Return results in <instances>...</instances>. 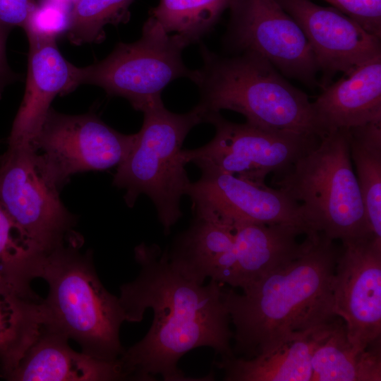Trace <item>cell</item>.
Masks as SVG:
<instances>
[{
  "label": "cell",
  "mask_w": 381,
  "mask_h": 381,
  "mask_svg": "<svg viewBox=\"0 0 381 381\" xmlns=\"http://www.w3.org/2000/svg\"><path fill=\"white\" fill-rule=\"evenodd\" d=\"M36 0H0V23L10 28H23Z\"/></svg>",
  "instance_id": "obj_29"
},
{
  "label": "cell",
  "mask_w": 381,
  "mask_h": 381,
  "mask_svg": "<svg viewBox=\"0 0 381 381\" xmlns=\"http://www.w3.org/2000/svg\"><path fill=\"white\" fill-rule=\"evenodd\" d=\"M200 51L202 65L190 80L207 114L232 110L258 127L320 138L308 95L265 58L253 52L223 56L202 44Z\"/></svg>",
  "instance_id": "obj_3"
},
{
  "label": "cell",
  "mask_w": 381,
  "mask_h": 381,
  "mask_svg": "<svg viewBox=\"0 0 381 381\" xmlns=\"http://www.w3.org/2000/svg\"><path fill=\"white\" fill-rule=\"evenodd\" d=\"M28 41L25 90L13 123L8 145H32L56 96L68 93L80 85L79 68L62 56L56 40Z\"/></svg>",
  "instance_id": "obj_15"
},
{
  "label": "cell",
  "mask_w": 381,
  "mask_h": 381,
  "mask_svg": "<svg viewBox=\"0 0 381 381\" xmlns=\"http://www.w3.org/2000/svg\"><path fill=\"white\" fill-rule=\"evenodd\" d=\"M186 195L195 217L232 226L242 222L286 224L319 233L308 224L301 205L279 188L257 183L213 169L201 170Z\"/></svg>",
  "instance_id": "obj_12"
},
{
  "label": "cell",
  "mask_w": 381,
  "mask_h": 381,
  "mask_svg": "<svg viewBox=\"0 0 381 381\" xmlns=\"http://www.w3.org/2000/svg\"><path fill=\"white\" fill-rule=\"evenodd\" d=\"M333 282L334 311L351 344L381 343V239L369 235L341 242Z\"/></svg>",
  "instance_id": "obj_13"
},
{
  "label": "cell",
  "mask_w": 381,
  "mask_h": 381,
  "mask_svg": "<svg viewBox=\"0 0 381 381\" xmlns=\"http://www.w3.org/2000/svg\"><path fill=\"white\" fill-rule=\"evenodd\" d=\"M52 1L63 2V3H66V4H69L73 5L74 0H52Z\"/></svg>",
  "instance_id": "obj_31"
},
{
  "label": "cell",
  "mask_w": 381,
  "mask_h": 381,
  "mask_svg": "<svg viewBox=\"0 0 381 381\" xmlns=\"http://www.w3.org/2000/svg\"><path fill=\"white\" fill-rule=\"evenodd\" d=\"M143 113L142 128L130 153L117 167L113 185L126 190L124 199L130 207L140 195H147L169 234L182 216L181 199L190 183L181 147L189 131L205 122L206 112L197 104L186 113H173L162 101Z\"/></svg>",
  "instance_id": "obj_6"
},
{
  "label": "cell",
  "mask_w": 381,
  "mask_h": 381,
  "mask_svg": "<svg viewBox=\"0 0 381 381\" xmlns=\"http://www.w3.org/2000/svg\"><path fill=\"white\" fill-rule=\"evenodd\" d=\"M236 263L231 286L243 289L298 256L306 231L286 224L242 222L232 226Z\"/></svg>",
  "instance_id": "obj_18"
},
{
  "label": "cell",
  "mask_w": 381,
  "mask_h": 381,
  "mask_svg": "<svg viewBox=\"0 0 381 381\" xmlns=\"http://www.w3.org/2000/svg\"><path fill=\"white\" fill-rule=\"evenodd\" d=\"M311 365V381H380L381 343L357 349L337 317L316 344Z\"/></svg>",
  "instance_id": "obj_22"
},
{
  "label": "cell",
  "mask_w": 381,
  "mask_h": 381,
  "mask_svg": "<svg viewBox=\"0 0 381 381\" xmlns=\"http://www.w3.org/2000/svg\"><path fill=\"white\" fill-rule=\"evenodd\" d=\"M40 298L0 272V377L6 378L40 334L44 319Z\"/></svg>",
  "instance_id": "obj_21"
},
{
  "label": "cell",
  "mask_w": 381,
  "mask_h": 381,
  "mask_svg": "<svg viewBox=\"0 0 381 381\" xmlns=\"http://www.w3.org/2000/svg\"><path fill=\"white\" fill-rule=\"evenodd\" d=\"M135 140L136 133H119L94 114L50 109L32 146L46 175L59 188L75 174L118 167Z\"/></svg>",
  "instance_id": "obj_10"
},
{
  "label": "cell",
  "mask_w": 381,
  "mask_h": 381,
  "mask_svg": "<svg viewBox=\"0 0 381 381\" xmlns=\"http://www.w3.org/2000/svg\"><path fill=\"white\" fill-rule=\"evenodd\" d=\"M72 6L52 0L37 2L23 28L28 38L56 40L59 35L67 32Z\"/></svg>",
  "instance_id": "obj_27"
},
{
  "label": "cell",
  "mask_w": 381,
  "mask_h": 381,
  "mask_svg": "<svg viewBox=\"0 0 381 381\" xmlns=\"http://www.w3.org/2000/svg\"><path fill=\"white\" fill-rule=\"evenodd\" d=\"M302 253L243 288L224 289L234 326L235 356L251 358L274 350L338 316L333 282L341 247L322 233L308 235Z\"/></svg>",
  "instance_id": "obj_2"
},
{
  "label": "cell",
  "mask_w": 381,
  "mask_h": 381,
  "mask_svg": "<svg viewBox=\"0 0 381 381\" xmlns=\"http://www.w3.org/2000/svg\"><path fill=\"white\" fill-rule=\"evenodd\" d=\"M78 1V0H74V1H73V4H74L75 1Z\"/></svg>",
  "instance_id": "obj_32"
},
{
  "label": "cell",
  "mask_w": 381,
  "mask_h": 381,
  "mask_svg": "<svg viewBox=\"0 0 381 381\" xmlns=\"http://www.w3.org/2000/svg\"><path fill=\"white\" fill-rule=\"evenodd\" d=\"M77 236L42 255L37 277L48 286L42 300L43 327L77 341L82 351L116 362L124 351L119 338L125 314L119 297L99 280L91 252L82 253Z\"/></svg>",
  "instance_id": "obj_4"
},
{
  "label": "cell",
  "mask_w": 381,
  "mask_h": 381,
  "mask_svg": "<svg viewBox=\"0 0 381 381\" xmlns=\"http://www.w3.org/2000/svg\"><path fill=\"white\" fill-rule=\"evenodd\" d=\"M332 322L251 358H221L217 366L226 381H311L314 348Z\"/></svg>",
  "instance_id": "obj_20"
},
{
  "label": "cell",
  "mask_w": 381,
  "mask_h": 381,
  "mask_svg": "<svg viewBox=\"0 0 381 381\" xmlns=\"http://www.w3.org/2000/svg\"><path fill=\"white\" fill-rule=\"evenodd\" d=\"M359 23L374 36L381 37V0H325Z\"/></svg>",
  "instance_id": "obj_28"
},
{
  "label": "cell",
  "mask_w": 381,
  "mask_h": 381,
  "mask_svg": "<svg viewBox=\"0 0 381 381\" xmlns=\"http://www.w3.org/2000/svg\"><path fill=\"white\" fill-rule=\"evenodd\" d=\"M68 338L42 327L17 366L5 378L12 381L124 380L118 361L108 362L70 347Z\"/></svg>",
  "instance_id": "obj_17"
},
{
  "label": "cell",
  "mask_w": 381,
  "mask_h": 381,
  "mask_svg": "<svg viewBox=\"0 0 381 381\" xmlns=\"http://www.w3.org/2000/svg\"><path fill=\"white\" fill-rule=\"evenodd\" d=\"M307 38L327 87L337 73L346 74L381 55L380 38L334 7L310 0H277Z\"/></svg>",
  "instance_id": "obj_14"
},
{
  "label": "cell",
  "mask_w": 381,
  "mask_h": 381,
  "mask_svg": "<svg viewBox=\"0 0 381 381\" xmlns=\"http://www.w3.org/2000/svg\"><path fill=\"white\" fill-rule=\"evenodd\" d=\"M346 129L366 217L373 234L381 239V121Z\"/></svg>",
  "instance_id": "obj_23"
},
{
  "label": "cell",
  "mask_w": 381,
  "mask_h": 381,
  "mask_svg": "<svg viewBox=\"0 0 381 381\" xmlns=\"http://www.w3.org/2000/svg\"><path fill=\"white\" fill-rule=\"evenodd\" d=\"M42 255L24 241L0 204V272L20 289L33 293L30 282L37 278Z\"/></svg>",
  "instance_id": "obj_26"
},
{
  "label": "cell",
  "mask_w": 381,
  "mask_h": 381,
  "mask_svg": "<svg viewBox=\"0 0 381 381\" xmlns=\"http://www.w3.org/2000/svg\"><path fill=\"white\" fill-rule=\"evenodd\" d=\"M311 108L320 138L338 129L381 121V55L323 88Z\"/></svg>",
  "instance_id": "obj_16"
},
{
  "label": "cell",
  "mask_w": 381,
  "mask_h": 381,
  "mask_svg": "<svg viewBox=\"0 0 381 381\" xmlns=\"http://www.w3.org/2000/svg\"><path fill=\"white\" fill-rule=\"evenodd\" d=\"M0 204L32 248L45 253L66 243L75 219L60 199L30 144L8 145L0 157Z\"/></svg>",
  "instance_id": "obj_8"
},
{
  "label": "cell",
  "mask_w": 381,
  "mask_h": 381,
  "mask_svg": "<svg viewBox=\"0 0 381 381\" xmlns=\"http://www.w3.org/2000/svg\"><path fill=\"white\" fill-rule=\"evenodd\" d=\"M275 184L301 205L313 231L341 242L374 235L353 169L347 129L321 137L279 174Z\"/></svg>",
  "instance_id": "obj_5"
},
{
  "label": "cell",
  "mask_w": 381,
  "mask_h": 381,
  "mask_svg": "<svg viewBox=\"0 0 381 381\" xmlns=\"http://www.w3.org/2000/svg\"><path fill=\"white\" fill-rule=\"evenodd\" d=\"M134 0H78L71 9L67 36L75 45L99 42L104 40V28L129 19V8Z\"/></svg>",
  "instance_id": "obj_25"
},
{
  "label": "cell",
  "mask_w": 381,
  "mask_h": 381,
  "mask_svg": "<svg viewBox=\"0 0 381 381\" xmlns=\"http://www.w3.org/2000/svg\"><path fill=\"white\" fill-rule=\"evenodd\" d=\"M188 43L176 34L167 32L150 16L140 38L119 43L104 59L78 68L79 84L103 88L109 95L126 99L133 108L143 111L162 102L163 90L179 78H190L193 71L182 59Z\"/></svg>",
  "instance_id": "obj_7"
},
{
  "label": "cell",
  "mask_w": 381,
  "mask_h": 381,
  "mask_svg": "<svg viewBox=\"0 0 381 381\" xmlns=\"http://www.w3.org/2000/svg\"><path fill=\"white\" fill-rule=\"evenodd\" d=\"M140 269L138 277L120 287L119 297L126 321L139 322L151 308L152 323L145 336L124 349L118 363L126 380L165 381L212 380L186 376L178 367L187 352L201 346L212 349L221 358L234 355L230 318L221 283L208 284L187 279L170 263L167 250L142 243L134 248Z\"/></svg>",
  "instance_id": "obj_1"
},
{
  "label": "cell",
  "mask_w": 381,
  "mask_h": 381,
  "mask_svg": "<svg viewBox=\"0 0 381 381\" xmlns=\"http://www.w3.org/2000/svg\"><path fill=\"white\" fill-rule=\"evenodd\" d=\"M231 0H160L150 11L164 30L183 38L188 44L200 42L218 22Z\"/></svg>",
  "instance_id": "obj_24"
},
{
  "label": "cell",
  "mask_w": 381,
  "mask_h": 381,
  "mask_svg": "<svg viewBox=\"0 0 381 381\" xmlns=\"http://www.w3.org/2000/svg\"><path fill=\"white\" fill-rule=\"evenodd\" d=\"M172 266L198 284L207 278L231 285L236 263L232 226L195 217L167 251Z\"/></svg>",
  "instance_id": "obj_19"
},
{
  "label": "cell",
  "mask_w": 381,
  "mask_h": 381,
  "mask_svg": "<svg viewBox=\"0 0 381 381\" xmlns=\"http://www.w3.org/2000/svg\"><path fill=\"white\" fill-rule=\"evenodd\" d=\"M227 49L265 58L284 76L313 86L319 67L298 23L277 0H231Z\"/></svg>",
  "instance_id": "obj_11"
},
{
  "label": "cell",
  "mask_w": 381,
  "mask_h": 381,
  "mask_svg": "<svg viewBox=\"0 0 381 381\" xmlns=\"http://www.w3.org/2000/svg\"><path fill=\"white\" fill-rule=\"evenodd\" d=\"M10 28L0 23V98L4 88L16 76L10 69L6 57V43Z\"/></svg>",
  "instance_id": "obj_30"
},
{
  "label": "cell",
  "mask_w": 381,
  "mask_h": 381,
  "mask_svg": "<svg viewBox=\"0 0 381 381\" xmlns=\"http://www.w3.org/2000/svg\"><path fill=\"white\" fill-rule=\"evenodd\" d=\"M205 122L215 127L214 138L198 148L182 150L185 162L200 170H217L261 184L271 172L287 170L320 139L231 122L220 112L207 113Z\"/></svg>",
  "instance_id": "obj_9"
}]
</instances>
